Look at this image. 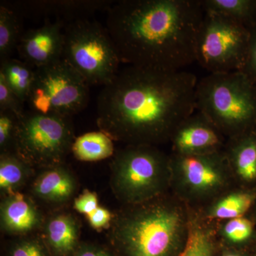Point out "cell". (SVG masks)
<instances>
[{
    "instance_id": "1",
    "label": "cell",
    "mask_w": 256,
    "mask_h": 256,
    "mask_svg": "<svg viewBox=\"0 0 256 256\" xmlns=\"http://www.w3.org/2000/svg\"><path fill=\"white\" fill-rule=\"evenodd\" d=\"M197 79L184 70L129 66L102 88L97 124L114 140L149 144L171 140L196 110Z\"/></svg>"
},
{
    "instance_id": "2",
    "label": "cell",
    "mask_w": 256,
    "mask_h": 256,
    "mask_svg": "<svg viewBox=\"0 0 256 256\" xmlns=\"http://www.w3.org/2000/svg\"><path fill=\"white\" fill-rule=\"evenodd\" d=\"M202 0H124L108 10L106 28L121 63L184 70L195 62Z\"/></svg>"
},
{
    "instance_id": "3",
    "label": "cell",
    "mask_w": 256,
    "mask_h": 256,
    "mask_svg": "<svg viewBox=\"0 0 256 256\" xmlns=\"http://www.w3.org/2000/svg\"><path fill=\"white\" fill-rule=\"evenodd\" d=\"M184 226L178 208L142 204L116 217L111 242L121 256H178L184 246Z\"/></svg>"
},
{
    "instance_id": "4",
    "label": "cell",
    "mask_w": 256,
    "mask_h": 256,
    "mask_svg": "<svg viewBox=\"0 0 256 256\" xmlns=\"http://www.w3.org/2000/svg\"><path fill=\"white\" fill-rule=\"evenodd\" d=\"M196 110L236 137L256 122V85L242 72L210 74L197 82Z\"/></svg>"
},
{
    "instance_id": "5",
    "label": "cell",
    "mask_w": 256,
    "mask_h": 256,
    "mask_svg": "<svg viewBox=\"0 0 256 256\" xmlns=\"http://www.w3.org/2000/svg\"><path fill=\"white\" fill-rule=\"evenodd\" d=\"M110 185L118 200L140 204L160 194L171 169L170 160L149 144H128L114 154Z\"/></svg>"
},
{
    "instance_id": "6",
    "label": "cell",
    "mask_w": 256,
    "mask_h": 256,
    "mask_svg": "<svg viewBox=\"0 0 256 256\" xmlns=\"http://www.w3.org/2000/svg\"><path fill=\"white\" fill-rule=\"evenodd\" d=\"M64 34L63 58L88 85L105 86L114 80L121 62L106 28L96 22L76 20Z\"/></svg>"
},
{
    "instance_id": "7",
    "label": "cell",
    "mask_w": 256,
    "mask_h": 256,
    "mask_svg": "<svg viewBox=\"0 0 256 256\" xmlns=\"http://www.w3.org/2000/svg\"><path fill=\"white\" fill-rule=\"evenodd\" d=\"M250 30L222 15L204 11L195 46V62L210 74L242 72Z\"/></svg>"
},
{
    "instance_id": "8",
    "label": "cell",
    "mask_w": 256,
    "mask_h": 256,
    "mask_svg": "<svg viewBox=\"0 0 256 256\" xmlns=\"http://www.w3.org/2000/svg\"><path fill=\"white\" fill-rule=\"evenodd\" d=\"M70 118L25 111L18 120L14 153L30 166L60 164L74 141Z\"/></svg>"
},
{
    "instance_id": "9",
    "label": "cell",
    "mask_w": 256,
    "mask_h": 256,
    "mask_svg": "<svg viewBox=\"0 0 256 256\" xmlns=\"http://www.w3.org/2000/svg\"><path fill=\"white\" fill-rule=\"evenodd\" d=\"M88 86L62 58L35 69L26 102L32 112L70 118L86 107Z\"/></svg>"
},
{
    "instance_id": "10",
    "label": "cell",
    "mask_w": 256,
    "mask_h": 256,
    "mask_svg": "<svg viewBox=\"0 0 256 256\" xmlns=\"http://www.w3.org/2000/svg\"><path fill=\"white\" fill-rule=\"evenodd\" d=\"M228 162L224 153L178 154L170 159L171 169L190 193L208 194L224 186Z\"/></svg>"
},
{
    "instance_id": "11",
    "label": "cell",
    "mask_w": 256,
    "mask_h": 256,
    "mask_svg": "<svg viewBox=\"0 0 256 256\" xmlns=\"http://www.w3.org/2000/svg\"><path fill=\"white\" fill-rule=\"evenodd\" d=\"M62 28V22H48L24 34L18 46L23 62L38 68L63 58Z\"/></svg>"
},
{
    "instance_id": "12",
    "label": "cell",
    "mask_w": 256,
    "mask_h": 256,
    "mask_svg": "<svg viewBox=\"0 0 256 256\" xmlns=\"http://www.w3.org/2000/svg\"><path fill=\"white\" fill-rule=\"evenodd\" d=\"M222 134L204 114H192L176 128L171 138L174 154H204L220 152Z\"/></svg>"
},
{
    "instance_id": "13",
    "label": "cell",
    "mask_w": 256,
    "mask_h": 256,
    "mask_svg": "<svg viewBox=\"0 0 256 256\" xmlns=\"http://www.w3.org/2000/svg\"><path fill=\"white\" fill-rule=\"evenodd\" d=\"M40 223V215L31 201L18 192L10 194L1 206V226L5 232L24 234Z\"/></svg>"
},
{
    "instance_id": "14",
    "label": "cell",
    "mask_w": 256,
    "mask_h": 256,
    "mask_svg": "<svg viewBox=\"0 0 256 256\" xmlns=\"http://www.w3.org/2000/svg\"><path fill=\"white\" fill-rule=\"evenodd\" d=\"M46 168L34 183V194L45 202L62 203L68 201L76 188L73 176L62 164Z\"/></svg>"
},
{
    "instance_id": "15",
    "label": "cell",
    "mask_w": 256,
    "mask_h": 256,
    "mask_svg": "<svg viewBox=\"0 0 256 256\" xmlns=\"http://www.w3.org/2000/svg\"><path fill=\"white\" fill-rule=\"evenodd\" d=\"M227 160L236 174L245 181L256 178V137L244 134L232 138Z\"/></svg>"
},
{
    "instance_id": "16",
    "label": "cell",
    "mask_w": 256,
    "mask_h": 256,
    "mask_svg": "<svg viewBox=\"0 0 256 256\" xmlns=\"http://www.w3.org/2000/svg\"><path fill=\"white\" fill-rule=\"evenodd\" d=\"M46 236L48 246L56 255L68 256L75 250L78 242L76 222L69 215L55 216L46 224Z\"/></svg>"
},
{
    "instance_id": "17",
    "label": "cell",
    "mask_w": 256,
    "mask_h": 256,
    "mask_svg": "<svg viewBox=\"0 0 256 256\" xmlns=\"http://www.w3.org/2000/svg\"><path fill=\"white\" fill-rule=\"evenodd\" d=\"M114 140L102 131L85 133L74 140L72 151L77 160L96 162L114 156Z\"/></svg>"
},
{
    "instance_id": "18",
    "label": "cell",
    "mask_w": 256,
    "mask_h": 256,
    "mask_svg": "<svg viewBox=\"0 0 256 256\" xmlns=\"http://www.w3.org/2000/svg\"><path fill=\"white\" fill-rule=\"evenodd\" d=\"M0 76L20 100L26 102L34 80L33 67L22 60L8 58L1 62Z\"/></svg>"
},
{
    "instance_id": "19",
    "label": "cell",
    "mask_w": 256,
    "mask_h": 256,
    "mask_svg": "<svg viewBox=\"0 0 256 256\" xmlns=\"http://www.w3.org/2000/svg\"><path fill=\"white\" fill-rule=\"evenodd\" d=\"M204 10L222 15L245 25H256V1L252 0H202Z\"/></svg>"
},
{
    "instance_id": "20",
    "label": "cell",
    "mask_w": 256,
    "mask_h": 256,
    "mask_svg": "<svg viewBox=\"0 0 256 256\" xmlns=\"http://www.w3.org/2000/svg\"><path fill=\"white\" fill-rule=\"evenodd\" d=\"M16 153H3L0 160V188L11 194L22 184L28 174V166Z\"/></svg>"
},
{
    "instance_id": "21",
    "label": "cell",
    "mask_w": 256,
    "mask_h": 256,
    "mask_svg": "<svg viewBox=\"0 0 256 256\" xmlns=\"http://www.w3.org/2000/svg\"><path fill=\"white\" fill-rule=\"evenodd\" d=\"M20 25L16 14L6 6H0V60L10 58L20 38Z\"/></svg>"
},
{
    "instance_id": "22",
    "label": "cell",
    "mask_w": 256,
    "mask_h": 256,
    "mask_svg": "<svg viewBox=\"0 0 256 256\" xmlns=\"http://www.w3.org/2000/svg\"><path fill=\"white\" fill-rule=\"evenodd\" d=\"M252 196L247 193H234L220 198L210 208V216L218 220L238 218L250 208Z\"/></svg>"
},
{
    "instance_id": "23",
    "label": "cell",
    "mask_w": 256,
    "mask_h": 256,
    "mask_svg": "<svg viewBox=\"0 0 256 256\" xmlns=\"http://www.w3.org/2000/svg\"><path fill=\"white\" fill-rule=\"evenodd\" d=\"M214 247L208 230L196 223L188 226V236L178 256H214Z\"/></svg>"
},
{
    "instance_id": "24",
    "label": "cell",
    "mask_w": 256,
    "mask_h": 256,
    "mask_svg": "<svg viewBox=\"0 0 256 256\" xmlns=\"http://www.w3.org/2000/svg\"><path fill=\"white\" fill-rule=\"evenodd\" d=\"M252 222L242 217L228 220L222 229V234L226 240L234 244L247 242L252 237Z\"/></svg>"
},
{
    "instance_id": "25",
    "label": "cell",
    "mask_w": 256,
    "mask_h": 256,
    "mask_svg": "<svg viewBox=\"0 0 256 256\" xmlns=\"http://www.w3.org/2000/svg\"><path fill=\"white\" fill-rule=\"evenodd\" d=\"M20 117L10 110H0V146L3 153L8 152V148L15 146L16 130Z\"/></svg>"
},
{
    "instance_id": "26",
    "label": "cell",
    "mask_w": 256,
    "mask_h": 256,
    "mask_svg": "<svg viewBox=\"0 0 256 256\" xmlns=\"http://www.w3.org/2000/svg\"><path fill=\"white\" fill-rule=\"evenodd\" d=\"M24 102L20 100L0 76V110H10L21 118L24 114Z\"/></svg>"
},
{
    "instance_id": "27",
    "label": "cell",
    "mask_w": 256,
    "mask_h": 256,
    "mask_svg": "<svg viewBox=\"0 0 256 256\" xmlns=\"http://www.w3.org/2000/svg\"><path fill=\"white\" fill-rule=\"evenodd\" d=\"M250 44L242 73L256 85V25L250 28Z\"/></svg>"
},
{
    "instance_id": "28",
    "label": "cell",
    "mask_w": 256,
    "mask_h": 256,
    "mask_svg": "<svg viewBox=\"0 0 256 256\" xmlns=\"http://www.w3.org/2000/svg\"><path fill=\"white\" fill-rule=\"evenodd\" d=\"M98 207V201L96 194L85 191L74 201V208L79 213L88 215Z\"/></svg>"
},
{
    "instance_id": "29",
    "label": "cell",
    "mask_w": 256,
    "mask_h": 256,
    "mask_svg": "<svg viewBox=\"0 0 256 256\" xmlns=\"http://www.w3.org/2000/svg\"><path fill=\"white\" fill-rule=\"evenodd\" d=\"M12 256H46L43 247L36 240H25L15 246Z\"/></svg>"
},
{
    "instance_id": "30",
    "label": "cell",
    "mask_w": 256,
    "mask_h": 256,
    "mask_svg": "<svg viewBox=\"0 0 256 256\" xmlns=\"http://www.w3.org/2000/svg\"><path fill=\"white\" fill-rule=\"evenodd\" d=\"M88 216V220L92 228H104L109 225L111 220V214L108 210L98 206Z\"/></svg>"
},
{
    "instance_id": "31",
    "label": "cell",
    "mask_w": 256,
    "mask_h": 256,
    "mask_svg": "<svg viewBox=\"0 0 256 256\" xmlns=\"http://www.w3.org/2000/svg\"><path fill=\"white\" fill-rule=\"evenodd\" d=\"M74 256H112L105 250L94 246L80 248Z\"/></svg>"
},
{
    "instance_id": "32",
    "label": "cell",
    "mask_w": 256,
    "mask_h": 256,
    "mask_svg": "<svg viewBox=\"0 0 256 256\" xmlns=\"http://www.w3.org/2000/svg\"><path fill=\"white\" fill-rule=\"evenodd\" d=\"M222 256H246L244 255V254H240V252H234V250H226L224 252L223 254H222Z\"/></svg>"
}]
</instances>
